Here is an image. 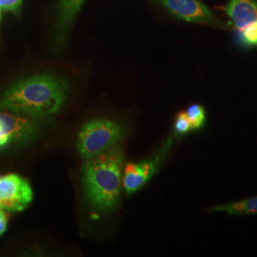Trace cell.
I'll use <instances>...</instances> for the list:
<instances>
[{
  "instance_id": "obj_1",
  "label": "cell",
  "mask_w": 257,
  "mask_h": 257,
  "mask_svg": "<svg viewBox=\"0 0 257 257\" xmlns=\"http://www.w3.org/2000/svg\"><path fill=\"white\" fill-rule=\"evenodd\" d=\"M66 92L64 80L52 74H38L19 80L2 92L0 110L44 118L62 109Z\"/></svg>"
},
{
  "instance_id": "obj_2",
  "label": "cell",
  "mask_w": 257,
  "mask_h": 257,
  "mask_svg": "<svg viewBox=\"0 0 257 257\" xmlns=\"http://www.w3.org/2000/svg\"><path fill=\"white\" fill-rule=\"evenodd\" d=\"M123 162V152L118 146L87 159L83 167V186L94 209L108 211L117 206L122 187Z\"/></svg>"
},
{
  "instance_id": "obj_3",
  "label": "cell",
  "mask_w": 257,
  "mask_h": 257,
  "mask_svg": "<svg viewBox=\"0 0 257 257\" xmlns=\"http://www.w3.org/2000/svg\"><path fill=\"white\" fill-rule=\"evenodd\" d=\"M126 136V128L118 123L108 119L89 121L78 134L77 149L80 156L89 159L116 144Z\"/></svg>"
},
{
  "instance_id": "obj_4",
  "label": "cell",
  "mask_w": 257,
  "mask_h": 257,
  "mask_svg": "<svg viewBox=\"0 0 257 257\" xmlns=\"http://www.w3.org/2000/svg\"><path fill=\"white\" fill-rule=\"evenodd\" d=\"M175 139V136L173 134L151 157L140 162L126 164L122 175V187L125 193L127 194L137 193L156 175L169 154Z\"/></svg>"
},
{
  "instance_id": "obj_5",
  "label": "cell",
  "mask_w": 257,
  "mask_h": 257,
  "mask_svg": "<svg viewBox=\"0 0 257 257\" xmlns=\"http://www.w3.org/2000/svg\"><path fill=\"white\" fill-rule=\"evenodd\" d=\"M36 118L0 110V150L23 145L35 140L40 133Z\"/></svg>"
},
{
  "instance_id": "obj_6",
  "label": "cell",
  "mask_w": 257,
  "mask_h": 257,
  "mask_svg": "<svg viewBox=\"0 0 257 257\" xmlns=\"http://www.w3.org/2000/svg\"><path fill=\"white\" fill-rule=\"evenodd\" d=\"M34 192L27 179L17 174L0 175V208L8 212L25 210Z\"/></svg>"
},
{
  "instance_id": "obj_7",
  "label": "cell",
  "mask_w": 257,
  "mask_h": 257,
  "mask_svg": "<svg viewBox=\"0 0 257 257\" xmlns=\"http://www.w3.org/2000/svg\"><path fill=\"white\" fill-rule=\"evenodd\" d=\"M176 18L188 22L221 27L222 22L199 0H159Z\"/></svg>"
},
{
  "instance_id": "obj_8",
  "label": "cell",
  "mask_w": 257,
  "mask_h": 257,
  "mask_svg": "<svg viewBox=\"0 0 257 257\" xmlns=\"http://www.w3.org/2000/svg\"><path fill=\"white\" fill-rule=\"evenodd\" d=\"M225 11L238 33L257 21V3L254 0H230Z\"/></svg>"
},
{
  "instance_id": "obj_9",
  "label": "cell",
  "mask_w": 257,
  "mask_h": 257,
  "mask_svg": "<svg viewBox=\"0 0 257 257\" xmlns=\"http://www.w3.org/2000/svg\"><path fill=\"white\" fill-rule=\"evenodd\" d=\"M85 0H61L56 21V41H63Z\"/></svg>"
},
{
  "instance_id": "obj_10",
  "label": "cell",
  "mask_w": 257,
  "mask_h": 257,
  "mask_svg": "<svg viewBox=\"0 0 257 257\" xmlns=\"http://www.w3.org/2000/svg\"><path fill=\"white\" fill-rule=\"evenodd\" d=\"M212 212H226L229 215H246L257 213V196L237 202L227 203L211 207Z\"/></svg>"
},
{
  "instance_id": "obj_11",
  "label": "cell",
  "mask_w": 257,
  "mask_h": 257,
  "mask_svg": "<svg viewBox=\"0 0 257 257\" xmlns=\"http://www.w3.org/2000/svg\"><path fill=\"white\" fill-rule=\"evenodd\" d=\"M185 112L192 124L193 131H197L202 128L206 118V112L202 106L194 104L190 106Z\"/></svg>"
},
{
  "instance_id": "obj_12",
  "label": "cell",
  "mask_w": 257,
  "mask_h": 257,
  "mask_svg": "<svg viewBox=\"0 0 257 257\" xmlns=\"http://www.w3.org/2000/svg\"><path fill=\"white\" fill-rule=\"evenodd\" d=\"M192 131H193V127H192V124L188 118L186 112L180 111L175 117L173 134L175 135V138H179Z\"/></svg>"
},
{
  "instance_id": "obj_13",
  "label": "cell",
  "mask_w": 257,
  "mask_h": 257,
  "mask_svg": "<svg viewBox=\"0 0 257 257\" xmlns=\"http://www.w3.org/2000/svg\"><path fill=\"white\" fill-rule=\"evenodd\" d=\"M239 36L244 46H257V21L240 32Z\"/></svg>"
},
{
  "instance_id": "obj_14",
  "label": "cell",
  "mask_w": 257,
  "mask_h": 257,
  "mask_svg": "<svg viewBox=\"0 0 257 257\" xmlns=\"http://www.w3.org/2000/svg\"><path fill=\"white\" fill-rule=\"evenodd\" d=\"M1 12H2V11L0 10V21H1Z\"/></svg>"
},
{
  "instance_id": "obj_15",
  "label": "cell",
  "mask_w": 257,
  "mask_h": 257,
  "mask_svg": "<svg viewBox=\"0 0 257 257\" xmlns=\"http://www.w3.org/2000/svg\"><path fill=\"white\" fill-rule=\"evenodd\" d=\"M1 210H2V209H1V208H0V211H1Z\"/></svg>"
}]
</instances>
